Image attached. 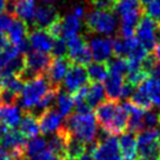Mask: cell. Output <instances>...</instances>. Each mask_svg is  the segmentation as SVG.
Returning a JSON list of instances; mask_svg holds the SVG:
<instances>
[{
	"instance_id": "obj_4",
	"label": "cell",
	"mask_w": 160,
	"mask_h": 160,
	"mask_svg": "<svg viewBox=\"0 0 160 160\" xmlns=\"http://www.w3.org/2000/svg\"><path fill=\"white\" fill-rule=\"evenodd\" d=\"M85 25L92 33L112 34L117 30L118 21L113 11L94 10L85 17Z\"/></svg>"
},
{
	"instance_id": "obj_1",
	"label": "cell",
	"mask_w": 160,
	"mask_h": 160,
	"mask_svg": "<svg viewBox=\"0 0 160 160\" xmlns=\"http://www.w3.org/2000/svg\"><path fill=\"white\" fill-rule=\"evenodd\" d=\"M120 17L119 33L121 38H130L135 33V27L144 15L145 8L140 0H117L113 7Z\"/></svg>"
},
{
	"instance_id": "obj_45",
	"label": "cell",
	"mask_w": 160,
	"mask_h": 160,
	"mask_svg": "<svg viewBox=\"0 0 160 160\" xmlns=\"http://www.w3.org/2000/svg\"><path fill=\"white\" fill-rule=\"evenodd\" d=\"M7 2H8V0H0V13L6 10Z\"/></svg>"
},
{
	"instance_id": "obj_10",
	"label": "cell",
	"mask_w": 160,
	"mask_h": 160,
	"mask_svg": "<svg viewBox=\"0 0 160 160\" xmlns=\"http://www.w3.org/2000/svg\"><path fill=\"white\" fill-rule=\"evenodd\" d=\"M88 81L90 79H88V74L85 66L72 62L70 70L67 71L64 78V86L68 93L73 94L80 87L87 85Z\"/></svg>"
},
{
	"instance_id": "obj_9",
	"label": "cell",
	"mask_w": 160,
	"mask_h": 160,
	"mask_svg": "<svg viewBox=\"0 0 160 160\" xmlns=\"http://www.w3.org/2000/svg\"><path fill=\"white\" fill-rule=\"evenodd\" d=\"M8 32V39L12 45H14L21 54H25L30 50V42H28V26L27 22L19 18H14L10 28L7 30Z\"/></svg>"
},
{
	"instance_id": "obj_41",
	"label": "cell",
	"mask_w": 160,
	"mask_h": 160,
	"mask_svg": "<svg viewBox=\"0 0 160 160\" xmlns=\"http://www.w3.org/2000/svg\"><path fill=\"white\" fill-rule=\"evenodd\" d=\"M72 14H74L77 18H79V19H81V18H84L86 14L85 10L81 7V6H77V7H74L73 8V11H72Z\"/></svg>"
},
{
	"instance_id": "obj_52",
	"label": "cell",
	"mask_w": 160,
	"mask_h": 160,
	"mask_svg": "<svg viewBox=\"0 0 160 160\" xmlns=\"http://www.w3.org/2000/svg\"><path fill=\"white\" fill-rule=\"evenodd\" d=\"M159 117H160V113H159Z\"/></svg>"
},
{
	"instance_id": "obj_13",
	"label": "cell",
	"mask_w": 160,
	"mask_h": 160,
	"mask_svg": "<svg viewBox=\"0 0 160 160\" xmlns=\"http://www.w3.org/2000/svg\"><path fill=\"white\" fill-rule=\"evenodd\" d=\"M90 50L92 58L98 62H107L112 54L113 39L107 38H94L90 41Z\"/></svg>"
},
{
	"instance_id": "obj_20",
	"label": "cell",
	"mask_w": 160,
	"mask_h": 160,
	"mask_svg": "<svg viewBox=\"0 0 160 160\" xmlns=\"http://www.w3.org/2000/svg\"><path fill=\"white\" fill-rule=\"evenodd\" d=\"M119 142V150L121 157L124 159H135L137 157V137L133 132H125L122 133L120 139L118 140Z\"/></svg>"
},
{
	"instance_id": "obj_32",
	"label": "cell",
	"mask_w": 160,
	"mask_h": 160,
	"mask_svg": "<svg viewBox=\"0 0 160 160\" xmlns=\"http://www.w3.org/2000/svg\"><path fill=\"white\" fill-rule=\"evenodd\" d=\"M18 54H21V53L14 45L7 46L5 50L0 51V71L11 59H13Z\"/></svg>"
},
{
	"instance_id": "obj_12",
	"label": "cell",
	"mask_w": 160,
	"mask_h": 160,
	"mask_svg": "<svg viewBox=\"0 0 160 160\" xmlns=\"http://www.w3.org/2000/svg\"><path fill=\"white\" fill-rule=\"evenodd\" d=\"M72 61L68 59V57H61V58H54L52 59L50 67L46 72L47 78L50 79L51 84L53 86H59L61 81L65 78L67 71L70 70Z\"/></svg>"
},
{
	"instance_id": "obj_22",
	"label": "cell",
	"mask_w": 160,
	"mask_h": 160,
	"mask_svg": "<svg viewBox=\"0 0 160 160\" xmlns=\"http://www.w3.org/2000/svg\"><path fill=\"white\" fill-rule=\"evenodd\" d=\"M47 150V142L42 137H35L30 139L25 145L26 159H37Z\"/></svg>"
},
{
	"instance_id": "obj_14",
	"label": "cell",
	"mask_w": 160,
	"mask_h": 160,
	"mask_svg": "<svg viewBox=\"0 0 160 160\" xmlns=\"http://www.w3.org/2000/svg\"><path fill=\"white\" fill-rule=\"evenodd\" d=\"M27 39L33 51L42 53H50L54 40L46 32L45 28H38V27H34L31 32H28Z\"/></svg>"
},
{
	"instance_id": "obj_42",
	"label": "cell",
	"mask_w": 160,
	"mask_h": 160,
	"mask_svg": "<svg viewBox=\"0 0 160 160\" xmlns=\"http://www.w3.org/2000/svg\"><path fill=\"white\" fill-rule=\"evenodd\" d=\"M0 160H12L11 153L1 145H0Z\"/></svg>"
},
{
	"instance_id": "obj_48",
	"label": "cell",
	"mask_w": 160,
	"mask_h": 160,
	"mask_svg": "<svg viewBox=\"0 0 160 160\" xmlns=\"http://www.w3.org/2000/svg\"><path fill=\"white\" fill-rule=\"evenodd\" d=\"M2 105V98H1V92H0V106Z\"/></svg>"
},
{
	"instance_id": "obj_17",
	"label": "cell",
	"mask_w": 160,
	"mask_h": 160,
	"mask_svg": "<svg viewBox=\"0 0 160 160\" xmlns=\"http://www.w3.org/2000/svg\"><path fill=\"white\" fill-rule=\"evenodd\" d=\"M58 18L59 15L53 6L41 5L37 7L32 24L34 25V27H38V28H46L51 22H53Z\"/></svg>"
},
{
	"instance_id": "obj_8",
	"label": "cell",
	"mask_w": 160,
	"mask_h": 160,
	"mask_svg": "<svg viewBox=\"0 0 160 160\" xmlns=\"http://www.w3.org/2000/svg\"><path fill=\"white\" fill-rule=\"evenodd\" d=\"M94 160H122L120 154L119 142L115 135L106 133L105 137H101L97 140V147L93 152Z\"/></svg>"
},
{
	"instance_id": "obj_38",
	"label": "cell",
	"mask_w": 160,
	"mask_h": 160,
	"mask_svg": "<svg viewBox=\"0 0 160 160\" xmlns=\"http://www.w3.org/2000/svg\"><path fill=\"white\" fill-rule=\"evenodd\" d=\"M137 87H134L133 85H131L130 82L125 81L124 85H122V88H121V94H120V98L125 100H128L131 98V95L133 94V92L135 91Z\"/></svg>"
},
{
	"instance_id": "obj_27",
	"label": "cell",
	"mask_w": 160,
	"mask_h": 160,
	"mask_svg": "<svg viewBox=\"0 0 160 160\" xmlns=\"http://www.w3.org/2000/svg\"><path fill=\"white\" fill-rule=\"evenodd\" d=\"M80 28V19L77 18L74 14H68L65 18L61 19V38L62 39H68L72 35L78 34V31Z\"/></svg>"
},
{
	"instance_id": "obj_40",
	"label": "cell",
	"mask_w": 160,
	"mask_h": 160,
	"mask_svg": "<svg viewBox=\"0 0 160 160\" xmlns=\"http://www.w3.org/2000/svg\"><path fill=\"white\" fill-rule=\"evenodd\" d=\"M7 46H10V39L4 33H0V51L5 50Z\"/></svg>"
},
{
	"instance_id": "obj_3",
	"label": "cell",
	"mask_w": 160,
	"mask_h": 160,
	"mask_svg": "<svg viewBox=\"0 0 160 160\" xmlns=\"http://www.w3.org/2000/svg\"><path fill=\"white\" fill-rule=\"evenodd\" d=\"M52 87L59 86L52 85L46 74H40L35 77L34 79L25 82L18 100L20 108L22 111H32L40 101V99L46 94V92Z\"/></svg>"
},
{
	"instance_id": "obj_51",
	"label": "cell",
	"mask_w": 160,
	"mask_h": 160,
	"mask_svg": "<svg viewBox=\"0 0 160 160\" xmlns=\"http://www.w3.org/2000/svg\"><path fill=\"white\" fill-rule=\"evenodd\" d=\"M112 1H114V2H115V1H117V0H112Z\"/></svg>"
},
{
	"instance_id": "obj_6",
	"label": "cell",
	"mask_w": 160,
	"mask_h": 160,
	"mask_svg": "<svg viewBox=\"0 0 160 160\" xmlns=\"http://www.w3.org/2000/svg\"><path fill=\"white\" fill-rule=\"evenodd\" d=\"M67 45V57L73 64L86 66L92 61V54L88 44L84 38L75 34L66 39Z\"/></svg>"
},
{
	"instance_id": "obj_31",
	"label": "cell",
	"mask_w": 160,
	"mask_h": 160,
	"mask_svg": "<svg viewBox=\"0 0 160 160\" xmlns=\"http://www.w3.org/2000/svg\"><path fill=\"white\" fill-rule=\"evenodd\" d=\"M108 65V71L115 74H119L125 77L128 68V62L126 58H115L114 60H108L107 61Z\"/></svg>"
},
{
	"instance_id": "obj_29",
	"label": "cell",
	"mask_w": 160,
	"mask_h": 160,
	"mask_svg": "<svg viewBox=\"0 0 160 160\" xmlns=\"http://www.w3.org/2000/svg\"><path fill=\"white\" fill-rule=\"evenodd\" d=\"M25 68V54H18L6 64L0 73L1 75H19Z\"/></svg>"
},
{
	"instance_id": "obj_43",
	"label": "cell",
	"mask_w": 160,
	"mask_h": 160,
	"mask_svg": "<svg viewBox=\"0 0 160 160\" xmlns=\"http://www.w3.org/2000/svg\"><path fill=\"white\" fill-rule=\"evenodd\" d=\"M153 57L158 62H160V41H158L155 44L154 48H153Z\"/></svg>"
},
{
	"instance_id": "obj_25",
	"label": "cell",
	"mask_w": 160,
	"mask_h": 160,
	"mask_svg": "<svg viewBox=\"0 0 160 160\" xmlns=\"http://www.w3.org/2000/svg\"><path fill=\"white\" fill-rule=\"evenodd\" d=\"M86 150H87V146L84 141L70 135V138L67 139V144H66L67 160H77L84 153H86Z\"/></svg>"
},
{
	"instance_id": "obj_36",
	"label": "cell",
	"mask_w": 160,
	"mask_h": 160,
	"mask_svg": "<svg viewBox=\"0 0 160 160\" xmlns=\"http://www.w3.org/2000/svg\"><path fill=\"white\" fill-rule=\"evenodd\" d=\"M45 30L53 39L61 38V33H62V30H61V19L60 18L55 19L53 22H51L50 25L46 27Z\"/></svg>"
},
{
	"instance_id": "obj_16",
	"label": "cell",
	"mask_w": 160,
	"mask_h": 160,
	"mask_svg": "<svg viewBox=\"0 0 160 160\" xmlns=\"http://www.w3.org/2000/svg\"><path fill=\"white\" fill-rule=\"evenodd\" d=\"M19 132L26 139H32L38 137L40 133L38 115L32 111H24L19 122Z\"/></svg>"
},
{
	"instance_id": "obj_18",
	"label": "cell",
	"mask_w": 160,
	"mask_h": 160,
	"mask_svg": "<svg viewBox=\"0 0 160 160\" xmlns=\"http://www.w3.org/2000/svg\"><path fill=\"white\" fill-rule=\"evenodd\" d=\"M22 117V110L17 105H2L0 106V122L7 126L8 128H15L19 125Z\"/></svg>"
},
{
	"instance_id": "obj_2",
	"label": "cell",
	"mask_w": 160,
	"mask_h": 160,
	"mask_svg": "<svg viewBox=\"0 0 160 160\" xmlns=\"http://www.w3.org/2000/svg\"><path fill=\"white\" fill-rule=\"evenodd\" d=\"M72 137L90 144L95 140L98 121L93 113H74L66 117V124L64 125Z\"/></svg>"
},
{
	"instance_id": "obj_23",
	"label": "cell",
	"mask_w": 160,
	"mask_h": 160,
	"mask_svg": "<svg viewBox=\"0 0 160 160\" xmlns=\"http://www.w3.org/2000/svg\"><path fill=\"white\" fill-rule=\"evenodd\" d=\"M106 98L105 87L101 82H92L88 86L87 90V95H86V100L91 106V108L97 107V106L101 104Z\"/></svg>"
},
{
	"instance_id": "obj_47",
	"label": "cell",
	"mask_w": 160,
	"mask_h": 160,
	"mask_svg": "<svg viewBox=\"0 0 160 160\" xmlns=\"http://www.w3.org/2000/svg\"><path fill=\"white\" fill-rule=\"evenodd\" d=\"M41 1H44V2H52V1H54V0H41Z\"/></svg>"
},
{
	"instance_id": "obj_39",
	"label": "cell",
	"mask_w": 160,
	"mask_h": 160,
	"mask_svg": "<svg viewBox=\"0 0 160 160\" xmlns=\"http://www.w3.org/2000/svg\"><path fill=\"white\" fill-rule=\"evenodd\" d=\"M38 160H62V159H60L59 157H57V155H54L52 152H50L48 151V148L42 153V154L40 155L39 158H37Z\"/></svg>"
},
{
	"instance_id": "obj_24",
	"label": "cell",
	"mask_w": 160,
	"mask_h": 160,
	"mask_svg": "<svg viewBox=\"0 0 160 160\" xmlns=\"http://www.w3.org/2000/svg\"><path fill=\"white\" fill-rule=\"evenodd\" d=\"M86 70H87L88 79L92 82H102L110 73L107 62H98V61L90 62Z\"/></svg>"
},
{
	"instance_id": "obj_21",
	"label": "cell",
	"mask_w": 160,
	"mask_h": 160,
	"mask_svg": "<svg viewBox=\"0 0 160 160\" xmlns=\"http://www.w3.org/2000/svg\"><path fill=\"white\" fill-rule=\"evenodd\" d=\"M138 87L147 94L153 105L160 107V77H148Z\"/></svg>"
},
{
	"instance_id": "obj_50",
	"label": "cell",
	"mask_w": 160,
	"mask_h": 160,
	"mask_svg": "<svg viewBox=\"0 0 160 160\" xmlns=\"http://www.w3.org/2000/svg\"><path fill=\"white\" fill-rule=\"evenodd\" d=\"M30 160H38V159H30Z\"/></svg>"
},
{
	"instance_id": "obj_15",
	"label": "cell",
	"mask_w": 160,
	"mask_h": 160,
	"mask_svg": "<svg viewBox=\"0 0 160 160\" xmlns=\"http://www.w3.org/2000/svg\"><path fill=\"white\" fill-rule=\"evenodd\" d=\"M119 104L115 100H110L107 99L106 101H102L101 104L97 106L95 110V118L97 121L100 124L101 128L105 131L108 128V126L111 125L112 120L114 119L117 112L119 110Z\"/></svg>"
},
{
	"instance_id": "obj_28",
	"label": "cell",
	"mask_w": 160,
	"mask_h": 160,
	"mask_svg": "<svg viewBox=\"0 0 160 160\" xmlns=\"http://www.w3.org/2000/svg\"><path fill=\"white\" fill-rule=\"evenodd\" d=\"M57 105H58V112L60 113V115L62 118H66L71 114V112L74 107V104H73V98H72V94L68 93L67 91L66 92H62V91H59L58 92V95H57V100H55Z\"/></svg>"
},
{
	"instance_id": "obj_19",
	"label": "cell",
	"mask_w": 160,
	"mask_h": 160,
	"mask_svg": "<svg viewBox=\"0 0 160 160\" xmlns=\"http://www.w3.org/2000/svg\"><path fill=\"white\" fill-rule=\"evenodd\" d=\"M104 87H105L106 97L110 100H115L118 101L120 99V94H121V88L124 85V77L119 74H115L110 72L107 78L104 80Z\"/></svg>"
},
{
	"instance_id": "obj_34",
	"label": "cell",
	"mask_w": 160,
	"mask_h": 160,
	"mask_svg": "<svg viewBox=\"0 0 160 160\" xmlns=\"http://www.w3.org/2000/svg\"><path fill=\"white\" fill-rule=\"evenodd\" d=\"M160 124V117L159 113L154 111L146 112L144 114V130H153Z\"/></svg>"
},
{
	"instance_id": "obj_37",
	"label": "cell",
	"mask_w": 160,
	"mask_h": 160,
	"mask_svg": "<svg viewBox=\"0 0 160 160\" xmlns=\"http://www.w3.org/2000/svg\"><path fill=\"white\" fill-rule=\"evenodd\" d=\"M15 17L8 12H1L0 13V33H4L10 28L12 21Z\"/></svg>"
},
{
	"instance_id": "obj_26",
	"label": "cell",
	"mask_w": 160,
	"mask_h": 160,
	"mask_svg": "<svg viewBox=\"0 0 160 160\" xmlns=\"http://www.w3.org/2000/svg\"><path fill=\"white\" fill-rule=\"evenodd\" d=\"M24 85L25 82L19 75H1L0 78V90L10 91L14 94L20 95Z\"/></svg>"
},
{
	"instance_id": "obj_11",
	"label": "cell",
	"mask_w": 160,
	"mask_h": 160,
	"mask_svg": "<svg viewBox=\"0 0 160 160\" xmlns=\"http://www.w3.org/2000/svg\"><path fill=\"white\" fill-rule=\"evenodd\" d=\"M61 119H62V117L53 107H48L46 110L41 111L38 117L40 132L42 134L55 133L61 126Z\"/></svg>"
},
{
	"instance_id": "obj_46",
	"label": "cell",
	"mask_w": 160,
	"mask_h": 160,
	"mask_svg": "<svg viewBox=\"0 0 160 160\" xmlns=\"http://www.w3.org/2000/svg\"><path fill=\"white\" fill-rule=\"evenodd\" d=\"M140 1H141V4H142V5H146V4H147L150 0H140Z\"/></svg>"
},
{
	"instance_id": "obj_30",
	"label": "cell",
	"mask_w": 160,
	"mask_h": 160,
	"mask_svg": "<svg viewBox=\"0 0 160 160\" xmlns=\"http://www.w3.org/2000/svg\"><path fill=\"white\" fill-rule=\"evenodd\" d=\"M130 101L144 111H148L152 107V102H151L150 98L147 97V94L144 91L140 90L139 87H137L135 91L133 92V94L131 95Z\"/></svg>"
},
{
	"instance_id": "obj_33",
	"label": "cell",
	"mask_w": 160,
	"mask_h": 160,
	"mask_svg": "<svg viewBox=\"0 0 160 160\" xmlns=\"http://www.w3.org/2000/svg\"><path fill=\"white\" fill-rule=\"evenodd\" d=\"M51 53L54 58H61V57H67V45H66V40L62 38L53 40V45Z\"/></svg>"
},
{
	"instance_id": "obj_44",
	"label": "cell",
	"mask_w": 160,
	"mask_h": 160,
	"mask_svg": "<svg viewBox=\"0 0 160 160\" xmlns=\"http://www.w3.org/2000/svg\"><path fill=\"white\" fill-rule=\"evenodd\" d=\"M77 160H94V159H93V154H91V153H88L86 151V153H84V154L81 155L80 158H78Z\"/></svg>"
},
{
	"instance_id": "obj_7",
	"label": "cell",
	"mask_w": 160,
	"mask_h": 160,
	"mask_svg": "<svg viewBox=\"0 0 160 160\" xmlns=\"http://www.w3.org/2000/svg\"><path fill=\"white\" fill-rule=\"evenodd\" d=\"M159 24L153 20L148 15L141 17L138 25L135 27L137 39L139 42L145 47L146 50L151 52L153 51L155 44H157V30Z\"/></svg>"
},
{
	"instance_id": "obj_49",
	"label": "cell",
	"mask_w": 160,
	"mask_h": 160,
	"mask_svg": "<svg viewBox=\"0 0 160 160\" xmlns=\"http://www.w3.org/2000/svg\"><path fill=\"white\" fill-rule=\"evenodd\" d=\"M124 160H134V159H124Z\"/></svg>"
},
{
	"instance_id": "obj_5",
	"label": "cell",
	"mask_w": 160,
	"mask_h": 160,
	"mask_svg": "<svg viewBox=\"0 0 160 160\" xmlns=\"http://www.w3.org/2000/svg\"><path fill=\"white\" fill-rule=\"evenodd\" d=\"M160 131L144 130L137 135V155L139 160H158Z\"/></svg>"
},
{
	"instance_id": "obj_35",
	"label": "cell",
	"mask_w": 160,
	"mask_h": 160,
	"mask_svg": "<svg viewBox=\"0 0 160 160\" xmlns=\"http://www.w3.org/2000/svg\"><path fill=\"white\" fill-rule=\"evenodd\" d=\"M146 13L158 24H160V0H150L146 4Z\"/></svg>"
}]
</instances>
